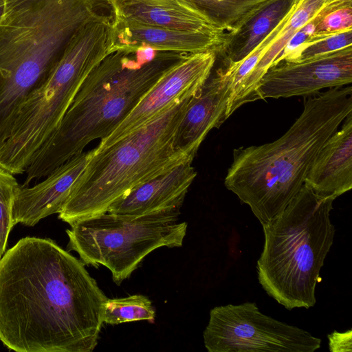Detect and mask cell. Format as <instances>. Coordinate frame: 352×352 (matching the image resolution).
I'll return each instance as SVG.
<instances>
[{"mask_svg": "<svg viewBox=\"0 0 352 352\" xmlns=\"http://www.w3.org/2000/svg\"><path fill=\"white\" fill-rule=\"evenodd\" d=\"M325 142L305 184L315 193L336 199L352 188V113Z\"/></svg>", "mask_w": 352, "mask_h": 352, "instance_id": "obj_17", "label": "cell"}, {"mask_svg": "<svg viewBox=\"0 0 352 352\" xmlns=\"http://www.w3.org/2000/svg\"><path fill=\"white\" fill-rule=\"evenodd\" d=\"M6 8V0H0V21L1 20Z\"/></svg>", "mask_w": 352, "mask_h": 352, "instance_id": "obj_26", "label": "cell"}, {"mask_svg": "<svg viewBox=\"0 0 352 352\" xmlns=\"http://www.w3.org/2000/svg\"><path fill=\"white\" fill-rule=\"evenodd\" d=\"M352 46V29L303 45L288 60L300 61Z\"/></svg>", "mask_w": 352, "mask_h": 352, "instance_id": "obj_23", "label": "cell"}, {"mask_svg": "<svg viewBox=\"0 0 352 352\" xmlns=\"http://www.w3.org/2000/svg\"><path fill=\"white\" fill-rule=\"evenodd\" d=\"M203 338L209 352H314L321 346L320 338L250 302L212 308Z\"/></svg>", "mask_w": 352, "mask_h": 352, "instance_id": "obj_9", "label": "cell"}, {"mask_svg": "<svg viewBox=\"0 0 352 352\" xmlns=\"http://www.w3.org/2000/svg\"><path fill=\"white\" fill-rule=\"evenodd\" d=\"M346 5H352V0H298L283 26L265 47L256 65L244 79L229 102L228 115L231 116L241 105L254 102L262 77L297 31L321 12Z\"/></svg>", "mask_w": 352, "mask_h": 352, "instance_id": "obj_18", "label": "cell"}, {"mask_svg": "<svg viewBox=\"0 0 352 352\" xmlns=\"http://www.w3.org/2000/svg\"><path fill=\"white\" fill-rule=\"evenodd\" d=\"M186 162L141 184L113 204L107 212L138 217L157 212L179 211L197 176Z\"/></svg>", "mask_w": 352, "mask_h": 352, "instance_id": "obj_15", "label": "cell"}, {"mask_svg": "<svg viewBox=\"0 0 352 352\" xmlns=\"http://www.w3.org/2000/svg\"><path fill=\"white\" fill-rule=\"evenodd\" d=\"M230 74L225 66L211 72L200 90L192 98L178 126L175 147L195 157L201 142L213 128L228 118L230 98Z\"/></svg>", "mask_w": 352, "mask_h": 352, "instance_id": "obj_12", "label": "cell"}, {"mask_svg": "<svg viewBox=\"0 0 352 352\" xmlns=\"http://www.w3.org/2000/svg\"><path fill=\"white\" fill-rule=\"evenodd\" d=\"M297 0H267L260 4L235 28L226 32L217 51L225 64L236 63L249 55L289 13Z\"/></svg>", "mask_w": 352, "mask_h": 352, "instance_id": "obj_19", "label": "cell"}, {"mask_svg": "<svg viewBox=\"0 0 352 352\" xmlns=\"http://www.w3.org/2000/svg\"><path fill=\"white\" fill-rule=\"evenodd\" d=\"M115 21L187 31H223L191 0H109Z\"/></svg>", "mask_w": 352, "mask_h": 352, "instance_id": "obj_16", "label": "cell"}, {"mask_svg": "<svg viewBox=\"0 0 352 352\" xmlns=\"http://www.w3.org/2000/svg\"><path fill=\"white\" fill-rule=\"evenodd\" d=\"M179 213L131 217L106 212L84 219L66 230L67 250L77 252L85 265L106 267L120 285L153 250L182 246L188 226L179 221Z\"/></svg>", "mask_w": 352, "mask_h": 352, "instance_id": "obj_8", "label": "cell"}, {"mask_svg": "<svg viewBox=\"0 0 352 352\" xmlns=\"http://www.w3.org/2000/svg\"><path fill=\"white\" fill-rule=\"evenodd\" d=\"M94 0H6L0 21V144L25 98L48 78Z\"/></svg>", "mask_w": 352, "mask_h": 352, "instance_id": "obj_4", "label": "cell"}, {"mask_svg": "<svg viewBox=\"0 0 352 352\" xmlns=\"http://www.w3.org/2000/svg\"><path fill=\"white\" fill-rule=\"evenodd\" d=\"M107 299L55 241L22 238L0 258V341L16 352H91Z\"/></svg>", "mask_w": 352, "mask_h": 352, "instance_id": "obj_1", "label": "cell"}, {"mask_svg": "<svg viewBox=\"0 0 352 352\" xmlns=\"http://www.w3.org/2000/svg\"><path fill=\"white\" fill-rule=\"evenodd\" d=\"M112 45L113 24L105 16L96 14L77 30L48 78L20 106L9 136L0 146V168L14 175L25 173Z\"/></svg>", "mask_w": 352, "mask_h": 352, "instance_id": "obj_7", "label": "cell"}, {"mask_svg": "<svg viewBox=\"0 0 352 352\" xmlns=\"http://www.w3.org/2000/svg\"><path fill=\"white\" fill-rule=\"evenodd\" d=\"M329 349L331 352H346L352 351V331L351 329L340 333L334 331L328 335Z\"/></svg>", "mask_w": 352, "mask_h": 352, "instance_id": "obj_25", "label": "cell"}, {"mask_svg": "<svg viewBox=\"0 0 352 352\" xmlns=\"http://www.w3.org/2000/svg\"><path fill=\"white\" fill-rule=\"evenodd\" d=\"M19 184L14 175L0 168V258L12 228V209Z\"/></svg>", "mask_w": 352, "mask_h": 352, "instance_id": "obj_22", "label": "cell"}, {"mask_svg": "<svg viewBox=\"0 0 352 352\" xmlns=\"http://www.w3.org/2000/svg\"><path fill=\"white\" fill-rule=\"evenodd\" d=\"M225 32L235 28L260 4L267 0H191Z\"/></svg>", "mask_w": 352, "mask_h": 352, "instance_id": "obj_20", "label": "cell"}, {"mask_svg": "<svg viewBox=\"0 0 352 352\" xmlns=\"http://www.w3.org/2000/svg\"><path fill=\"white\" fill-rule=\"evenodd\" d=\"M352 82V46L300 61L283 60L262 77L254 101L307 96Z\"/></svg>", "mask_w": 352, "mask_h": 352, "instance_id": "obj_10", "label": "cell"}, {"mask_svg": "<svg viewBox=\"0 0 352 352\" xmlns=\"http://www.w3.org/2000/svg\"><path fill=\"white\" fill-rule=\"evenodd\" d=\"M225 34L221 30L187 31L114 20L111 49L147 47L157 51L187 54L208 50L217 53L223 42Z\"/></svg>", "mask_w": 352, "mask_h": 352, "instance_id": "obj_14", "label": "cell"}, {"mask_svg": "<svg viewBox=\"0 0 352 352\" xmlns=\"http://www.w3.org/2000/svg\"><path fill=\"white\" fill-rule=\"evenodd\" d=\"M350 113L351 85L305 98L302 113L278 139L234 150L225 186L261 225L270 221L300 190L320 150Z\"/></svg>", "mask_w": 352, "mask_h": 352, "instance_id": "obj_3", "label": "cell"}, {"mask_svg": "<svg viewBox=\"0 0 352 352\" xmlns=\"http://www.w3.org/2000/svg\"><path fill=\"white\" fill-rule=\"evenodd\" d=\"M155 317L152 302L141 294L107 298L104 305L103 322L111 325L138 320L153 322Z\"/></svg>", "mask_w": 352, "mask_h": 352, "instance_id": "obj_21", "label": "cell"}, {"mask_svg": "<svg viewBox=\"0 0 352 352\" xmlns=\"http://www.w3.org/2000/svg\"><path fill=\"white\" fill-rule=\"evenodd\" d=\"M188 54L150 47L111 49L90 72L59 125L35 153L23 186L47 176L116 127L145 94Z\"/></svg>", "mask_w": 352, "mask_h": 352, "instance_id": "obj_2", "label": "cell"}, {"mask_svg": "<svg viewBox=\"0 0 352 352\" xmlns=\"http://www.w3.org/2000/svg\"><path fill=\"white\" fill-rule=\"evenodd\" d=\"M336 199L305 184L284 210L262 225L264 245L257 261L265 292L288 310L316 304V287L335 235L330 212Z\"/></svg>", "mask_w": 352, "mask_h": 352, "instance_id": "obj_6", "label": "cell"}, {"mask_svg": "<svg viewBox=\"0 0 352 352\" xmlns=\"http://www.w3.org/2000/svg\"><path fill=\"white\" fill-rule=\"evenodd\" d=\"M348 29H352V5L336 8L322 14L314 34H333Z\"/></svg>", "mask_w": 352, "mask_h": 352, "instance_id": "obj_24", "label": "cell"}, {"mask_svg": "<svg viewBox=\"0 0 352 352\" xmlns=\"http://www.w3.org/2000/svg\"><path fill=\"white\" fill-rule=\"evenodd\" d=\"M216 59L214 50L187 55L156 82L111 133L100 140L96 148L112 144L146 124L185 94L199 91L212 72Z\"/></svg>", "mask_w": 352, "mask_h": 352, "instance_id": "obj_11", "label": "cell"}, {"mask_svg": "<svg viewBox=\"0 0 352 352\" xmlns=\"http://www.w3.org/2000/svg\"><path fill=\"white\" fill-rule=\"evenodd\" d=\"M93 153L94 149L74 156L32 186L20 185L13 205V226H34L41 219L58 214Z\"/></svg>", "mask_w": 352, "mask_h": 352, "instance_id": "obj_13", "label": "cell"}, {"mask_svg": "<svg viewBox=\"0 0 352 352\" xmlns=\"http://www.w3.org/2000/svg\"><path fill=\"white\" fill-rule=\"evenodd\" d=\"M189 92L146 124L112 144L94 148L58 214L70 226L108 212L141 184L194 157L178 151V126L192 98Z\"/></svg>", "mask_w": 352, "mask_h": 352, "instance_id": "obj_5", "label": "cell"}]
</instances>
